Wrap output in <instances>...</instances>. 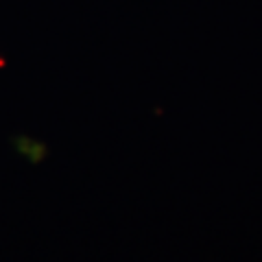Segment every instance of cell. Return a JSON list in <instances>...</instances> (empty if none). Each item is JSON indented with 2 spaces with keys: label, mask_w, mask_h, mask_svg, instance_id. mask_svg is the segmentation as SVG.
Wrapping results in <instances>:
<instances>
[{
  "label": "cell",
  "mask_w": 262,
  "mask_h": 262,
  "mask_svg": "<svg viewBox=\"0 0 262 262\" xmlns=\"http://www.w3.org/2000/svg\"><path fill=\"white\" fill-rule=\"evenodd\" d=\"M13 144H15V151L20 155H24L29 162L33 164H39L44 158H46V144L35 140V138H27V136H18L13 138Z\"/></svg>",
  "instance_id": "6da1fadb"
}]
</instances>
